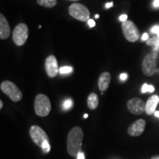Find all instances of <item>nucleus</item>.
Here are the masks:
<instances>
[{"instance_id": "f257e3e1", "label": "nucleus", "mask_w": 159, "mask_h": 159, "mask_svg": "<svg viewBox=\"0 0 159 159\" xmlns=\"http://www.w3.org/2000/svg\"><path fill=\"white\" fill-rule=\"evenodd\" d=\"M83 132L80 127H75L69 131L67 136V151L69 156L77 158L81 152L83 144Z\"/></svg>"}, {"instance_id": "f03ea898", "label": "nucleus", "mask_w": 159, "mask_h": 159, "mask_svg": "<svg viewBox=\"0 0 159 159\" xmlns=\"http://www.w3.org/2000/svg\"><path fill=\"white\" fill-rule=\"evenodd\" d=\"M158 60V53L156 52L149 53L144 57L142 64V72L144 73V75L151 77L156 72Z\"/></svg>"}, {"instance_id": "7ed1b4c3", "label": "nucleus", "mask_w": 159, "mask_h": 159, "mask_svg": "<svg viewBox=\"0 0 159 159\" xmlns=\"http://www.w3.org/2000/svg\"><path fill=\"white\" fill-rule=\"evenodd\" d=\"M34 108L35 114L39 116H48L51 111V102L47 95L40 94L35 97Z\"/></svg>"}, {"instance_id": "20e7f679", "label": "nucleus", "mask_w": 159, "mask_h": 159, "mask_svg": "<svg viewBox=\"0 0 159 159\" xmlns=\"http://www.w3.org/2000/svg\"><path fill=\"white\" fill-rule=\"evenodd\" d=\"M0 88L3 93L9 97L13 102H19L22 99V93L15 83L9 80L3 81L1 83Z\"/></svg>"}, {"instance_id": "39448f33", "label": "nucleus", "mask_w": 159, "mask_h": 159, "mask_svg": "<svg viewBox=\"0 0 159 159\" xmlns=\"http://www.w3.org/2000/svg\"><path fill=\"white\" fill-rule=\"evenodd\" d=\"M69 13L71 17L80 21H88L90 17L88 7L80 3H74L69 6Z\"/></svg>"}, {"instance_id": "423d86ee", "label": "nucleus", "mask_w": 159, "mask_h": 159, "mask_svg": "<svg viewBox=\"0 0 159 159\" xmlns=\"http://www.w3.org/2000/svg\"><path fill=\"white\" fill-rule=\"evenodd\" d=\"M122 29L125 38L130 42H136L139 39V30L136 25L130 20L122 24Z\"/></svg>"}, {"instance_id": "0eeeda50", "label": "nucleus", "mask_w": 159, "mask_h": 159, "mask_svg": "<svg viewBox=\"0 0 159 159\" xmlns=\"http://www.w3.org/2000/svg\"><path fill=\"white\" fill-rule=\"evenodd\" d=\"M30 135L32 140L39 148H42L43 145L46 142H49V139L46 132L41 127L38 125H33L30 129Z\"/></svg>"}, {"instance_id": "6e6552de", "label": "nucleus", "mask_w": 159, "mask_h": 159, "mask_svg": "<svg viewBox=\"0 0 159 159\" xmlns=\"http://www.w3.org/2000/svg\"><path fill=\"white\" fill-rule=\"evenodd\" d=\"M28 27L25 23H20L15 27L13 33V42L17 46L25 44L28 38Z\"/></svg>"}, {"instance_id": "1a4fd4ad", "label": "nucleus", "mask_w": 159, "mask_h": 159, "mask_svg": "<svg viewBox=\"0 0 159 159\" xmlns=\"http://www.w3.org/2000/svg\"><path fill=\"white\" fill-rule=\"evenodd\" d=\"M127 107L131 114L134 115H141L145 111L146 103L141 98L134 97V98L128 100L127 103Z\"/></svg>"}, {"instance_id": "9d476101", "label": "nucleus", "mask_w": 159, "mask_h": 159, "mask_svg": "<svg viewBox=\"0 0 159 159\" xmlns=\"http://www.w3.org/2000/svg\"><path fill=\"white\" fill-rule=\"evenodd\" d=\"M45 69L49 77H55L58 73L59 69L57 66L56 57L54 55H49L45 61Z\"/></svg>"}, {"instance_id": "9b49d317", "label": "nucleus", "mask_w": 159, "mask_h": 159, "mask_svg": "<svg viewBox=\"0 0 159 159\" xmlns=\"http://www.w3.org/2000/svg\"><path fill=\"white\" fill-rule=\"evenodd\" d=\"M145 126H146V121L144 119H140L133 122L128 127V133L130 136H139L144 133Z\"/></svg>"}, {"instance_id": "f8f14e48", "label": "nucleus", "mask_w": 159, "mask_h": 159, "mask_svg": "<svg viewBox=\"0 0 159 159\" xmlns=\"http://www.w3.org/2000/svg\"><path fill=\"white\" fill-rule=\"evenodd\" d=\"M11 34V27L5 16L0 14V39H7Z\"/></svg>"}, {"instance_id": "ddd939ff", "label": "nucleus", "mask_w": 159, "mask_h": 159, "mask_svg": "<svg viewBox=\"0 0 159 159\" xmlns=\"http://www.w3.org/2000/svg\"><path fill=\"white\" fill-rule=\"evenodd\" d=\"M159 102V97L157 95H152L148 99L146 102V108L145 112L147 114L152 115L156 112L157 105Z\"/></svg>"}, {"instance_id": "4468645a", "label": "nucleus", "mask_w": 159, "mask_h": 159, "mask_svg": "<svg viewBox=\"0 0 159 159\" xmlns=\"http://www.w3.org/2000/svg\"><path fill=\"white\" fill-rule=\"evenodd\" d=\"M111 74L109 72H103L100 75L98 80V86L101 91H105L108 89L111 82Z\"/></svg>"}, {"instance_id": "2eb2a0df", "label": "nucleus", "mask_w": 159, "mask_h": 159, "mask_svg": "<svg viewBox=\"0 0 159 159\" xmlns=\"http://www.w3.org/2000/svg\"><path fill=\"white\" fill-rule=\"evenodd\" d=\"M87 104L91 110H95L99 105V98L97 94L95 93H91L89 94L88 99H87Z\"/></svg>"}, {"instance_id": "dca6fc26", "label": "nucleus", "mask_w": 159, "mask_h": 159, "mask_svg": "<svg viewBox=\"0 0 159 159\" xmlns=\"http://www.w3.org/2000/svg\"><path fill=\"white\" fill-rule=\"evenodd\" d=\"M37 3L47 8H52L56 5L57 0H37Z\"/></svg>"}, {"instance_id": "f3484780", "label": "nucleus", "mask_w": 159, "mask_h": 159, "mask_svg": "<svg viewBox=\"0 0 159 159\" xmlns=\"http://www.w3.org/2000/svg\"><path fill=\"white\" fill-rule=\"evenodd\" d=\"M73 100L71 99H66L62 103V108L64 111H69L73 107Z\"/></svg>"}, {"instance_id": "a211bd4d", "label": "nucleus", "mask_w": 159, "mask_h": 159, "mask_svg": "<svg viewBox=\"0 0 159 159\" xmlns=\"http://www.w3.org/2000/svg\"><path fill=\"white\" fill-rule=\"evenodd\" d=\"M146 43L148 46H153L155 47H159V36L156 35L151 39H149L146 41Z\"/></svg>"}, {"instance_id": "6ab92c4d", "label": "nucleus", "mask_w": 159, "mask_h": 159, "mask_svg": "<svg viewBox=\"0 0 159 159\" xmlns=\"http://www.w3.org/2000/svg\"><path fill=\"white\" fill-rule=\"evenodd\" d=\"M154 91H155V88L153 85H148L147 84V83H144V84L142 85V93H146V92L152 93Z\"/></svg>"}, {"instance_id": "aec40b11", "label": "nucleus", "mask_w": 159, "mask_h": 159, "mask_svg": "<svg viewBox=\"0 0 159 159\" xmlns=\"http://www.w3.org/2000/svg\"><path fill=\"white\" fill-rule=\"evenodd\" d=\"M59 71L61 75L69 74L73 71V69L71 66H63L59 69Z\"/></svg>"}, {"instance_id": "412c9836", "label": "nucleus", "mask_w": 159, "mask_h": 159, "mask_svg": "<svg viewBox=\"0 0 159 159\" xmlns=\"http://www.w3.org/2000/svg\"><path fill=\"white\" fill-rule=\"evenodd\" d=\"M150 31L152 34H156V35L159 36V25H156L154 27H152V29L150 30Z\"/></svg>"}, {"instance_id": "4be33fe9", "label": "nucleus", "mask_w": 159, "mask_h": 159, "mask_svg": "<svg viewBox=\"0 0 159 159\" xmlns=\"http://www.w3.org/2000/svg\"><path fill=\"white\" fill-rule=\"evenodd\" d=\"M119 20H120L121 21H122V22L126 21L127 20H128V16L126 14H123L122 16H120V17H119Z\"/></svg>"}, {"instance_id": "5701e85b", "label": "nucleus", "mask_w": 159, "mask_h": 159, "mask_svg": "<svg viewBox=\"0 0 159 159\" xmlns=\"http://www.w3.org/2000/svg\"><path fill=\"white\" fill-rule=\"evenodd\" d=\"M88 25L90 27H94L96 23H95V21L93 19H89L88 21Z\"/></svg>"}, {"instance_id": "b1692460", "label": "nucleus", "mask_w": 159, "mask_h": 159, "mask_svg": "<svg viewBox=\"0 0 159 159\" xmlns=\"http://www.w3.org/2000/svg\"><path fill=\"white\" fill-rule=\"evenodd\" d=\"M142 41H148V40L149 39V35H148V33H144V34H143V35H142Z\"/></svg>"}, {"instance_id": "393cba45", "label": "nucleus", "mask_w": 159, "mask_h": 159, "mask_svg": "<svg viewBox=\"0 0 159 159\" xmlns=\"http://www.w3.org/2000/svg\"><path fill=\"white\" fill-rule=\"evenodd\" d=\"M128 78V74H125V73H123V74H121L120 75V79L122 80H125Z\"/></svg>"}, {"instance_id": "a878e982", "label": "nucleus", "mask_w": 159, "mask_h": 159, "mask_svg": "<svg viewBox=\"0 0 159 159\" xmlns=\"http://www.w3.org/2000/svg\"><path fill=\"white\" fill-rule=\"evenodd\" d=\"M77 159H85V156H84V153L82 152H80V153L78 154V156L77 157Z\"/></svg>"}, {"instance_id": "bb28decb", "label": "nucleus", "mask_w": 159, "mask_h": 159, "mask_svg": "<svg viewBox=\"0 0 159 159\" xmlns=\"http://www.w3.org/2000/svg\"><path fill=\"white\" fill-rule=\"evenodd\" d=\"M113 6H114V2H110V3H106L105 4V8H107V9H108V8H110V7H113Z\"/></svg>"}, {"instance_id": "cd10ccee", "label": "nucleus", "mask_w": 159, "mask_h": 159, "mask_svg": "<svg viewBox=\"0 0 159 159\" xmlns=\"http://www.w3.org/2000/svg\"><path fill=\"white\" fill-rule=\"evenodd\" d=\"M153 7H159V0H154Z\"/></svg>"}, {"instance_id": "c85d7f7f", "label": "nucleus", "mask_w": 159, "mask_h": 159, "mask_svg": "<svg viewBox=\"0 0 159 159\" xmlns=\"http://www.w3.org/2000/svg\"><path fill=\"white\" fill-rule=\"evenodd\" d=\"M150 159H159V155H156V156H153Z\"/></svg>"}, {"instance_id": "c756f323", "label": "nucleus", "mask_w": 159, "mask_h": 159, "mask_svg": "<svg viewBox=\"0 0 159 159\" xmlns=\"http://www.w3.org/2000/svg\"><path fill=\"white\" fill-rule=\"evenodd\" d=\"M155 116H156V117H158V118H159V111H156V112L154 113Z\"/></svg>"}, {"instance_id": "7c9ffc66", "label": "nucleus", "mask_w": 159, "mask_h": 159, "mask_svg": "<svg viewBox=\"0 0 159 159\" xmlns=\"http://www.w3.org/2000/svg\"><path fill=\"white\" fill-rule=\"evenodd\" d=\"M2 107H3V102H2V101L0 100V109L2 108Z\"/></svg>"}, {"instance_id": "2f4dec72", "label": "nucleus", "mask_w": 159, "mask_h": 159, "mask_svg": "<svg viewBox=\"0 0 159 159\" xmlns=\"http://www.w3.org/2000/svg\"><path fill=\"white\" fill-rule=\"evenodd\" d=\"M88 116H89V115H88V114H85L84 115V118H85V119L88 118Z\"/></svg>"}, {"instance_id": "473e14b6", "label": "nucleus", "mask_w": 159, "mask_h": 159, "mask_svg": "<svg viewBox=\"0 0 159 159\" xmlns=\"http://www.w3.org/2000/svg\"><path fill=\"white\" fill-rule=\"evenodd\" d=\"M68 1H71V2H77V1H80V0H68Z\"/></svg>"}, {"instance_id": "72a5a7b5", "label": "nucleus", "mask_w": 159, "mask_h": 159, "mask_svg": "<svg viewBox=\"0 0 159 159\" xmlns=\"http://www.w3.org/2000/svg\"><path fill=\"white\" fill-rule=\"evenodd\" d=\"M99 17V16L98 15V14H97V15H96V16H95V18H96V19H98V18Z\"/></svg>"}]
</instances>
